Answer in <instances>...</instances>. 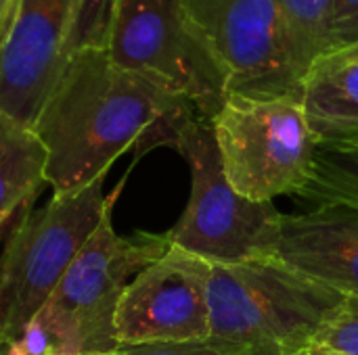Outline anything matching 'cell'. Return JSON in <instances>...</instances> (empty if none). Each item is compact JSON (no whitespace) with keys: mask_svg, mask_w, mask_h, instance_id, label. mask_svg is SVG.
Masks as SVG:
<instances>
[{"mask_svg":"<svg viewBox=\"0 0 358 355\" xmlns=\"http://www.w3.org/2000/svg\"><path fill=\"white\" fill-rule=\"evenodd\" d=\"M358 44V0H331V50Z\"/></svg>","mask_w":358,"mask_h":355,"instance_id":"cell-19","label":"cell"},{"mask_svg":"<svg viewBox=\"0 0 358 355\" xmlns=\"http://www.w3.org/2000/svg\"><path fill=\"white\" fill-rule=\"evenodd\" d=\"M44 167L46 153L34 130L0 115V230L38 197Z\"/></svg>","mask_w":358,"mask_h":355,"instance_id":"cell-13","label":"cell"},{"mask_svg":"<svg viewBox=\"0 0 358 355\" xmlns=\"http://www.w3.org/2000/svg\"><path fill=\"white\" fill-rule=\"evenodd\" d=\"M113 205L65 270L57 289L4 355H103L120 349L115 312L132 278L162 257L164 234L120 236Z\"/></svg>","mask_w":358,"mask_h":355,"instance_id":"cell-2","label":"cell"},{"mask_svg":"<svg viewBox=\"0 0 358 355\" xmlns=\"http://www.w3.org/2000/svg\"><path fill=\"white\" fill-rule=\"evenodd\" d=\"M292 355H329V354H323V352H315V349H304V352H298V354H292Z\"/></svg>","mask_w":358,"mask_h":355,"instance_id":"cell-21","label":"cell"},{"mask_svg":"<svg viewBox=\"0 0 358 355\" xmlns=\"http://www.w3.org/2000/svg\"><path fill=\"white\" fill-rule=\"evenodd\" d=\"M298 56L310 69L331 52V0H277Z\"/></svg>","mask_w":358,"mask_h":355,"instance_id":"cell-15","label":"cell"},{"mask_svg":"<svg viewBox=\"0 0 358 355\" xmlns=\"http://www.w3.org/2000/svg\"><path fill=\"white\" fill-rule=\"evenodd\" d=\"M308 349L329 355H358V299H344Z\"/></svg>","mask_w":358,"mask_h":355,"instance_id":"cell-17","label":"cell"},{"mask_svg":"<svg viewBox=\"0 0 358 355\" xmlns=\"http://www.w3.org/2000/svg\"><path fill=\"white\" fill-rule=\"evenodd\" d=\"M266 257L342 297L358 299V207L329 203L283 213Z\"/></svg>","mask_w":358,"mask_h":355,"instance_id":"cell-11","label":"cell"},{"mask_svg":"<svg viewBox=\"0 0 358 355\" xmlns=\"http://www.w3.org/2000/svg\"><path fill=\"white\" fill-rule=\"evenodd\" d=\"M103 182L19 213L0 255V345L13 343L40 312L113 205L120 190L105 197Z\"/></svg>","mask_w":358,"mask_h":355,"instance_id":"cell-4","label":"cell"},{"mask_svg":"<svg viewBox=\"0 0 358 355\" xmlns=\"http://www.w3.org/2000/svg\"><path fill=\"white\" fill-rule=\"evenodd\" d=\"M76 0H17L0 38V115L34 130L67 56Z\"/></svg>","mask_w":358,"mask_h":355,"instance_id":"cell-10","label":"cell"},{"mask_svg":"<svg viewBox=\"0 0 358 355\" xmlns=\"http://www.w3.org/2000/svg\"><path fill=\"white\" fill-rule=\"evenodd\" d=\"M231 186L250 201L300 195L315 174L319 142L300 96L229 94L210 121Z\"/></svg>","mask_w":358,"mask_h":355,"instance_id":"cell-5","label":"cell"},{"mask_svg":"<svg viewBox=\"0 0 358 355\" xmlns=\"http://www.w3.org/2000/svg\"><path fill=\"white\" fill-rule=\"evenodd\" d=\"M344 299L271 257L212 264L210 341L252 355L298 354Z\"/></svg>","mask_w":358,"mask_h":355,"instance_id":"cell-3","label":"cell"},{"mask_svg":"<svg viewBox=\"0 0 358 355\" xmlns=\"http://www.w3.org/2000/svg\"><path fill=\"white\" fill-rule=\"evenodd\" d=\"M300 103L319 146L358 140V44L327 52L308 69Z\"/></svg>","mask_w":358,"mask_h":355,"instance_id":"cell-12","label":"cell"},{"mask_svg":"<svg viewBox=\"0 0 358 355\" xmlns=\"http://www.w3.org/2000/svg\"><path fill=\"white\" fill-rule=\"evenodd\" d=\"M105 52L115 65L187 98L206 121L229 96L222 73L172 0H117Z\"/></svg>","mask_w":358,"mask_h":355,"instance_id":"cell-8","label":"cell"},{"mask_svg":"<svg viewBox=\"0 0 358 355\" xmlns=\"http://www.w3.org/2000/svg\"><path fill=\"white\" fill-rule=\"evenodd\" d=\"M15 6H17V0H0V38L4 36V31L13 19Z\"/></svg>","mask_w":358,"mask_h":355,"instance_id":"cell-20","label":"cell"},{"mask_svg":"<svg viewBox=\"0 0 358 355\" xmlns=\"http://www.w3.org/2000/svg\"><path fill=\"white\" fill-rule=\"evenodd\" d=\"M103 355H252L243 349L218 345L214 341L203 343H168V345H136V347H120L111 354Z\"/></svg>","mask_w":358,"mask_h":355,"instance_id":"cell-18","label":"cell"},{"mask_svg":"<svg viewBox=\"0 0 358 355\" xmlns=\"http://www.w3.org/2000/svg\"><path fill=\"white\" fill-rule=\"evenodd\" d=\"M172 2L222 73L229 94L300 96L308 69L296 52L277 0Z\"/></svg>","mask_w":358,"mask_h":355,"instance_id":"cell-6","label":"cell"},{"mask_svg":"<svg viewBox=\"0 0 358 355\" xmlns=\"http://www.w3.org/2000/svg\"><path fill=\"white\" fill-rule=\"evenodd\" d=\"M300 199L317 205L358 207V140L319 146L315 174Z\"/></svg>","mask_w":358,"mask_h":355,"instance_id":"cell-14","label":"cell"},{"mask_svg":"<svg viewBox=\"0 0 358 355\" xmlns=\"http://www.w3.org/2000/svg\"><path fill=\"white\" fill-rule=\"evenodd\" d=\"M191 169V195L178 222L164 232L170 245L210 264H239L266 257L281 211L275 203H256L227 180L210 121L195 117L178 149Z\"/></svg>","mask_w":358,"mask_h":355,"instance_id":"cell-7","label":"cell"},{"mask_svg":"<svg viewBox=\"0 0 358 355\" xmlns=\"http://www.w3.org/2000/svg\"><path fill=\"white\" fill-rule=\"evenodd\" d=\"M210 272V262L170 245L126 287L115 312L117 345L208 341Z\"/></svg>","mask_w":358,"mask_h":355,"instance_id":"cell-9","label":"cell"},{"mask_svg":"<svg viewBox=\"0 0 358 355\" xmlns=\"http://www.w3.org/2000/svg\"><path fill=\"white\" fill-rule=\"evenodd\" d=\"M117 0H76L69 54L84 48L105 50Z\"/></svg>","mask_w":358,"mask_h":355,"instance_id":"cell-16","label":"cell"},{"mask_svg":"<svg viewBox=\"0 0 358 355\" xmlns=\"http://www.w3.org/2000/svg\"><path fill=\"white\" fill-rule=\"evenodd\" d=\"M195 107L155 82L115 65L101 48L76 50L34 126L52 195H69L105 180L130 149H178Z\"/></svg>","mask_w":358,"mask_h":355,"instance_id":"cell-1","label":"cell"},{"mask_svg":"<svg viewBox=\"0 0 358 355\" xmlns=\"http://www.w3.org/2000/svg\"><path fill=\"white\" fill-rule=\"evenodd\" d=\"M0 355H4V347L2 345H0Z\"/></svg>","mask_w":358,"mask_h":355,"instance_id":"cell-22","label":"cell"}]
</instances>
